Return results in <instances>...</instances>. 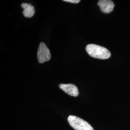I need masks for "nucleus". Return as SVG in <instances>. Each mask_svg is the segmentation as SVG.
Returning a JSON list of instances; mask_svg holds the SVG:
<instances>
[{
    "mask_svg": "<svg viewBox=\"0 0 130 130\" xmlns=\"http://www.w3.org/2000/svg\"><path fill=\"white\" fill-rule=\"evenodd\" d=\"M69 123L75 130H93V127L88 123L78 117L70 115L68 117Z\"/></svg>",
    "mask_w": 130,
    "mask_h": 130,
    "instance_id": "f03ea898",
    "label": "nucleus"
},
{
    "mask_svg": "<svg viewBox=\"0 0 130 130\" xmlns=\"http://www.w3.org/2000/svg\"><path fill=\"white\" fill-rule=\"evenodd\" d=\"M65 2H68L73 4H78L80 2L79 0H64Z\"/></svg>",
    "mask_w": 130,
    "mask_h": 130,
    "instance_id": "0eeeda50",
    "label": "nucleus"
},
{
    "mask_svg": "<svg viewBox=\"0 0 130 130\" xmlns=\"http://www.w3.org/2000/svg\"><path fill=\"white\" fill-rule=\"evenodd\" d=\"M59 88L70 96L76 97L79 95L78 89L72 84H60Z\"/></svg>",
    "mask_w": 130,
    "mask_h": 130,
    "instance_id": "39448f33",
    "label": "nucleus"
},
{
    "mask_svg": "<svg viewBox=\"0 0 130 130\" xmlns=\"http://www.w3.org/2000/svg\"><path fill=\"white\" fill-rule=\"evenodd\" d=\"M21 7L24 9L23 13L25 17L30 18L34 15L35 14V9L34 6L32 5L27 3H23L21 5Z\"/></svg>",
    "mask_w": 130,
    "mask_h": 130,
    "instance_id": "423d86ee",
    "label": "nucleus"
},
{
    "mask_svg": "<svg viewBox=\"0 0 130 130\" xmlns=\"http://www.w3.org/2000/svg\"><path fill=\"white\" fill-rule=\"evenodd\" d=\"M86 50L89 56L93 58L107 59L110 56V52L107 48L94 44H89L86 47Z\"/></svg>",
    "mask_w": 130,
    "mask_h": 130,
    "instance_id": "f257e3e1",
    "label": "nucleus"
},
{
    "mask_svg": "<svg viewBox=\"0 0 130 130\" xmlns=\"http://www.w3.org/2000/svg\"><path fill=\"white\" fill-rule=\"evenodd\" d=\"M38 61L42 64L49 61L51 59V54L46 44L43 42H41L38 47L37 53Z\"/></svg>",
    "mask_w": 130,
    "mask_h": 130,
    "instance_id": "7ed1b4c3",
    "label": "nucleus"
},
{
    "mask_svg": "<svg viewBox=\"0 0 130 130\" xmlns=\"http://www.w3.org/2000/svg\"><path fill=\"white\" fill-rule=\"evenodd\" d=\"M98 5L101 11L106 14L111 13L114 8V4L110 0H100L98 1Z\"/></svg>",
    "mask_w": 130,
    "mask_h": 130,
    "instance_id": "20e7f679",
    "label": "nucleus"
}]
</instances>
